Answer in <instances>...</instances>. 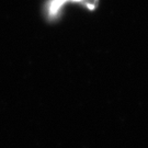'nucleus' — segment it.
I'll list each match as a JSON object with an SVG mask.
<instances>
[{"instance_id":"1","label":"nucleus","mask_w":148,"mask_h":148,"mask_svg":"<svg viewBox=\"0 0 148 148\" xmlns=\"http://www.w3.org/2000/svg\"><path fill=\"white\" fill-rule=\"evenodd\" d=\"M68 1H73V2H80L86 5L87 8L89 9H93L95 5L97 3L98 0H49V2L47 3V13L48 16L51 18H55L58 14V12L60 11L62 7H63L66 2Z\"/></svg>"}]
</instances>
